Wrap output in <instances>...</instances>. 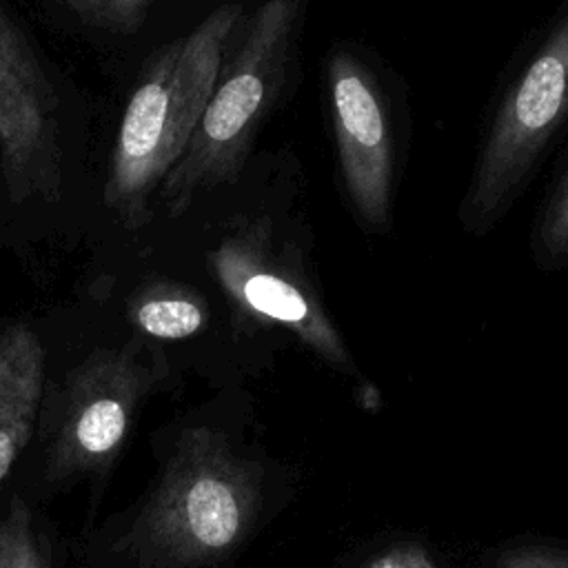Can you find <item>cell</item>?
Returning <instances> with one entry per match:
<instances>
[{
    "instance_id": "6da1fadb",
    "label": "cell",
    "mask_w": 568,
    "mask_h": 568,
    "mask_svg": "<svg viewBox=\"0 0 568 568\" xmlns=\"http://www.w3.org/2000/svg\"><path fill=\"white\" fill-rule=\"evenodd\" d=\"M240 20V4H220L193 31L164 44L131 91L104 184V202L126 229L149 222L153 195L200 126Z\"/></svg>"
},
{
    "instance_id": "7a4b0ae2",
    "label": "cell",
    "mask_w": 568,
    "mask_h": 568,
    "mask_svg": "<svg viewBox=\"0 0 568 568\" xmlns=\"http://www.w3.org/2000/svg\"><path fill=\"white\" fill-rule=\"evenodd\" d=\"M566 133L568 0H561L501 78L459 197L462 231L475 240L490 235L526 195Z\"/></svg>"
},
{
    "instance_id": "3957f363",
    "label": "cell",
    "mask_w": 568,
    "mask_h": 568,
    "mask_svg": "<svg viewBox=\"0 0 568 568\" xmlns=\"http://www.w3.org/2000/svg\"><path fill=\"white\" fill-rule=\"evenodd\" d=\"M297 16L300 0H264L229 44L200 126L160 186L158 200L166 215L180 217L197 195L240 178L286 80Z\"/></svg>"
},
{
    "instance_id": "277c9868",
    "label": "cell",
    "mask_w": 568,
    "mask_h": 568,
    "mask_svg": "<svg viewBox=\"0 0 568 568\" xmlns=\"http://www.w3.org/2000/svg\"><path fill=\"white\" fill-rule=\"evenodd\" d=\"M331 124L348 206L371 235L393 226L406 153L408 109L399 78L353 47H335L326 64Z\"/></svg>"
},
{
    "instance_id": "5b68a950",
    "label": "cell",
    "mask_w": 568,
    "mask_h": 568,
    "mask_svg": "<svg viewBox=\"0 0 568 568\" xmlns=\"http://www.w3.org/2000/svg\"><path fill=\"white\" fill-rule=\"evenodd\" d=\"M209 262L242 313L293 331L333 362L346 359L339 335L300 260L288 246L280 251L266 224H248L224 237Z\"/></svg>"
},
{
    "instance_id": "8992f818",
    "label": "cell",
    "mask_w": 568,
    "mask_h": 568,
    "mask_svg": "<svg viewBox=\"0 0 568 568\" xmlns=\"http://www.w3.org/2000/svg\"><path fill=\"white\" fill-rule=\"evenodd\" d=\"M0 166L7 193L58 202V98L22 31L0 7Z\"/></svg>"
},
{
    "instance_id": "52a82bcc",
    "label": "cell",
    "mask_w": 568,
    "mask_h": 568,
    "mask_svg": "<svg viewBox=\"0 0 568 568\" xmlns=\"http://www.w3.org/2000/svg\"><path fill=\"white\" fill-rule=\"evenodd\" d=\"M138 390L135 366L113 353L93 359L73 386L62 435V462L91 466L106 462L124 439Z\"/></svg>"
},
{
    "instance_id": "ba28073f",
    "label": "cell",
    "mask_w": 568,
    "mask_h": 568,
    "mask_svg": "<svg viewBox=\"0 0 568 568\" xmlns=\"http://www.w3.org/2000/svg\"><path fill=\"white\" fill-rule=\"evenodd\" d=\"M169 532L193 552L224 550L242 532L246 493L240 475L222 459L204 457L175 477L164 506Z\"/></svg>"
},
{
    "instance_id": "9c48e42d",
    "label": "cell",
    "mask_w": 568,
    "mask_h": 568,
    "mask_svg": "<svg viewBox=\"0 0 568 568\" xmlns=\"http://www.w3.org/2000/svg\"><path fill=\"white\" fill-rule=\"evenodd\" d=\"M44 384V348L38 335L13 324L0 331V481L27 444Z\"/></svg>"
},
{
    "instance_id": "30bf717a",
    "label": "cell",
    "mask_w": 568,
    "mask_h": 568,
    "mask_svg": "<svg viewBox=\"0 0 568 568\" xmlns=\"http://www.w3.org/2000/svg\"><path fill=\"white\" fill-rule=\"evenodd\" d=\"M209 317L204 297L182 284L160 282L135 295L131 320L146 335L160 339H184L195 335Z\"/></svg>"
},
{
    "instance_id": "8fae6325",
    "label": "cell",
    "mask_w": 568,
    "mask_h": 568,
    "mask_svg": "<svg viewBox=\"0 0 568 568\" xmlns=\"http://www.w3.org/2000/svg\"><path fill=\"white\" fill-rule=\"evenodd\" d=\"M530 260L544 273L568 268V140L532 220Z\"/></svg>"
},
{
    "instance_id": "7c38bea8",
    "label": "cell",
    "mask_w": 568,
    "mask_h": 568,
    "mask_svg": "<svg viewBox=\"0 0 568 568\" xmlns=\"http://www.w3.org/2000/svg\"><path fill=\"white\" fill-rule=\"evenodd\" d=\"M0 568H47L31 515L20 499L0 521Z\"/></svg>"
},
{
    "instance_id": "4fadbf2b",
    "label": "cell",
    "mask_w": 568,
    "mask_h": 568,
    "mask_svg": "<svg viewBox=\"0 0 568 568\" xmlns=\"http://www.w3.org/2000/svg\"><path fill=\"white\" fill-rule=\"evenodd\" d=\"M78 18L109 31H133L144 20L153 0H58Z\"/></svg>"
},
{
    "instance_id": "5bb4252c",
    "label": "cell",
    "mask_w": 568,
    "mask_h": 568,
    "mask_svg": "<svg viewBox=\"0 0 568 568\" xmlns=\"http://www.w3.org/2000/svg\"><path fill=\"white\" fill-rule=\"evenodd\" d=\"M379 568H397V566H393V564H384V566H379Z\"/></svg>"
}]
</instances>
